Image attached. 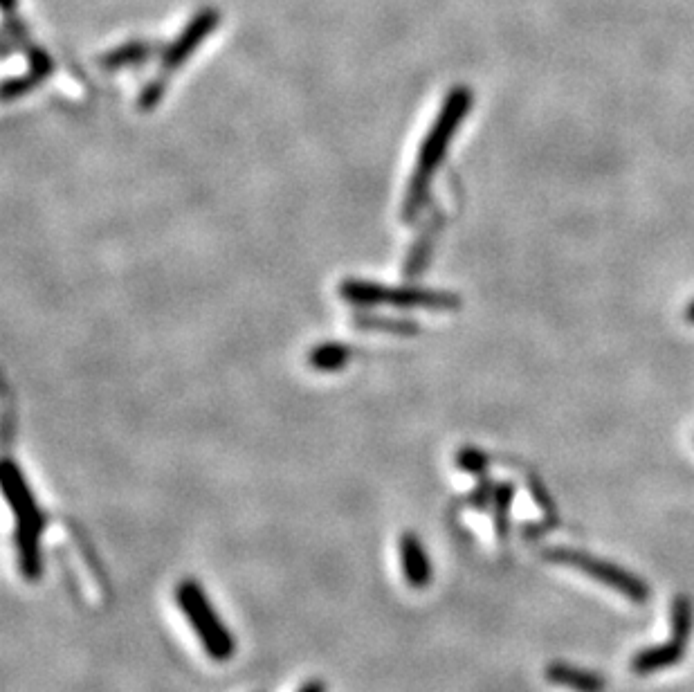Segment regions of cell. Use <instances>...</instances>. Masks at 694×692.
<instances>
[{"label":"cell","mask_w":694,"mask_h":692,"mask_svg":"<svg viewBox=\"0 0 694 692\" xmlns=\"http://www.w3.org/2000/svg\"><path fill=\"white\" fill-rule=\"evenodd\" d=\"M513 495H515L513 484H499L495 488L492 508H495V531L499 540H506L508 535V517H510V502H513Z\"/></svg>","instance_id":"obj_12"},{"label":"cell","mask_w":694,"mask_h":692,"mask_svg":"<svg viewBox=\"0 0 694 692\" xmlns=\"http://www.w3.org/2000/svg\"><path fill=\"white\" fill-rule=\"evenodd\" d=\"M400 553V569H403V578L412 589H425L434 576V567L429 562V555L425 551L420 537L412 531L400 535L398 542Z\"/></svg>","instance_id":"obj_6"},{"label":"cell","mask_w":694,"mask_h":692,"mask_svg":"<svg viewBox=\"0 0 694 692\" xmlns=\"http://www.w3.org/2000/svg\"><path fill=\"white\" fill-rule=\"evenodd\" d=\"M686 317H688V322L694 324V302L688 306V311H686Z\"/></svg>","instance_id":"obj_15"},{"label":"cell","mask_w":694,"mask_h":692,"mask_svg":"<svg viewBox=\"0 0 694 692\" xmlns=\"http://www.w3.org/2000/svg\"><path fill=\"white\" fill-rule=\"evenodd\" d=\"M344 295L353 299V302L362 304H376V302H396V304H436V306H447L452 304L454 299L447 295H425V293H403V290H396V293H385V288L380 286H367V284H349L344 288Z\"/></svg>","instance_id":"obj_7"},{"label":"cell","mask_w":694,"mask_h":692,"mask_svg":"<svg viewBox=\"0 0 694 692\" xmlns=\"http://www.w3.org/2000/svg\"><path fill=\"white\" fill-rule=\"evenodd\" d=\"M456 463H459L461 470L470 472V475H486L488 457L474 448H463L459 452V457H456Z\"/></svg>","instance_id":"obj_13"},{"label":"cell","mask_w":694,"mask_h":692,"mask_svg":"<svg viewBox=\"0 0 694 692\" xmlns=\"http://www.w3.org/2000/svg\"><path fill=\"white\" fill-rule=\"evenodd\" d=\"M297 692H326V684L319 679H310L306 684H301Z\"/></svg>","instance_id":"obj_14"},{"label":"cell","mask_w":694,"mask_h":692,"mask_svg":"<svg viewBox=\"0 0 694 692\" xmlns=\"http://www.w3.org/2000/svg\"><path fill=\"white\" fill-rule=\"evenodd\" d=\"M544 558L549 562L562 564V567H571V569L587 573V576H591L593 580L616 589L618 594H623L636 605H645L647 600H650V587H647L641 578L625 571L623 567H618V564L596 558V555L573 551V549H549L544 553Z\"/></svg>","instance_id":"obj_4"},{"label":"cell","mask_w":694,"mask_h":692,"mask_svg":"<svg viewBox=\"0 0 694 692\" xmlns=\"http://www.w3.org/2000/svg\"><path fill=\"white\" fill-rule=\"evenodd\" d=\"M692 621H694L692 600L681 594V596H677V600H674V605H672V634H674V639L688 643L690 632H692Z\"/></svg>","instance_id":"obj_11"},{"label":"cell","mask_w":694,"mask_h":692,"mask_svg":"<svg viewBox=\"0 0 694 692\" xmlns=\"http://www.w3.org/2000/svg\"><path fill=\"white\" fill-rule=\"evenodd\" d=\"M218 23H221V14H218L216 9H212V7L200 9V12L187 23V27L182 30L178 39L173 41L167 50H164V54H162L164 75H169V72L180 68L182 63L191 57V52H194L198 45L216 30Z\"/></svg>","instance_id":"obj_5"},{"label":"cell","mask_w":694,"mask_h":692,"mask_svg":"<svg viewBox=\"0 0 694 692\" xmlns=\"http://www.w3.org/2000/svg\"><path fill=\"white\" fill-rule=\"evenodd\" d=\"M546 679L555 686H564L573 692H605L607 688V681L596 672L566 666V663H551L546 668Z\"/></svg>","instance_id":"obj_9"},{"label":"cell","mask_w":694,"mask_h":692,"mask_svg":"<svg viewBox=\"0 0 694 692\" xmlns=\"http://www.w3.org/2000/svg\"><path fill=\"white\" fill-rule=\"evenodd\" d=\"M176 605L182 616L187 618L191 630L203 643L205 654L212 661L225 663L236 654V639L230 627L223 623V618L209 600L205 587L194 578H185L176 585Z\"/></svg>","instance_id":"obj_2"},{"label":"cell","mask_w":694,"mask_h":692,"mask_svg":"<svg viewBox=\"0 0 694 692\" xmlns=\"http://www.w3.org/2000/svg\"><path fill=\"white\" fill-rule=\"evenodd\" d=\"M155 48H158V45H153V43H142V41H133V43L120 45V48L113 50V52L104 54V57L99 59V61H102V66H106V68L133 66V63L149 59L151 54L155 52Z\"/></svg>","instance_id":"obj_10"},{"label":"cell","mask_w":694,"mask_h":692,"mask_svg":"<svg viewBox=\"0 0 694 692\" xmlns=\"http://www.w3.org/2000/svg\"><path fill=\"white\" fill-rule=\"evenodd\" d=\"M470 104H472L470 88H454L450 97L445 99L443 111L441 115H438L436 129L427 138L423 151H420L418 173H416V180L412 182V194H409V200H407L409 212H418L420 205H423L427 180L436 171L438 162L443 160L447 142L452 140L456 126H459L463 120V115L470 111Z\"/></svg>","instance_id":"obj_3"},{"label":"cell","mask_w":694,"mask_h":692,"mask_svg":"<svg viewBox=\"0 0 694 692\" xmlns=\"http://www.w3.org/2000/svg\"><path fill=\"white\" fill-rule=\"evenodd\" d=\"M683 657H686V643L672 636L670 643L652 645V648H645L638 652L632 659V670L636 672V675L645 677V675H652V672L677 666Z\"/></svg>","instance_id":"obj_8"},{"label":"cell","mask_w":694,"mask_h":692,"mask_svg":"<svg viewBox=\"0 0 694 692\" xmlns=\"http://www.w3.org/2000/svg\"><path fill=\"white\" fill-rule=\"evenodd\" d=\"M3 493L16 517L14 544L18 555V569H21L27 582H39L43 576L41 537L45 524H48V517L41 511L30 484H27L21 468L14 461H5L3 466Z\"/></svg>","instance_id":"obj_1"}]
</instances>
